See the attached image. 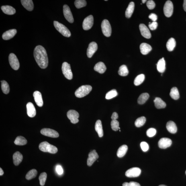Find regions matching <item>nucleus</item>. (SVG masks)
Instances as JSON below:
<instances>
[{
	"mask_svg": "<svg viewBox=\"0 0 186 186\" xmlns=\"http://www.w3.org/2000/svg\"><path fill=\"white\" fill-rule=\"evenodd\" d=\"M34 54L35 60L40 68L44 69L47 67L48 57L44 47L40 45L37 46L35 49Z\"/></svg>",
	"mask_w": 186,
	"mask_h": 186,
	"instance_id": "nucleus-1",
	"label": "nucleus"
},
{
	"mask_svg": "<svg viewBox=\"0 0 186 186\" xmlns=\"http://www.w3.org/2000/svg\"><path fill=\"white\" fill-rule=\"evenodd\" d=\"M39 149L44 152H47L52 154L56 153L58 151L57 148L55 146L52 145L48 142L45 141L40 143Z\"/></svg>",
	"mask_w": 186,
	"mask_h": 186,
	"instance_id": "nucleus-2",
	"label": "nucleus"
},
{
	"mask_svg": "<svg viewBox=\"0 0 186 186\" xmlns=\"http://www.w3.org/2000/svg\"><path fill=\"white\" fill-rule=\"evenodd\" d=\"M92 89V87L91 86H82L76 90L75 93L76 96L79 98L85 97L88 94Z\"/></svg>",
	"mask_w": 186,
	"mask_h": 186,
	"instance_id": "nucleus-3",
	"label": "nucleus"
},
{
	"mask_svg": "<svg viewBox=\"0 0 186 186\" xmlns=\"http://www.w3.org/2000/svg\"><path fill=\"white\" fill-rule=\"evenodd\" d=\"M54 24L57 30L64 36L69 37L71 36V34L70 31L64 25L56 21H54Z\"/></svg>",
	"mask_w": 186,
	"mask_h": 186,
	"instance_id": "nucleus-4",
	"label": "nucleus"
},
{
	"mask_svg": "<svg viewBox=\"0 0 186 186\" xmlns=\"http://www.w3.org/2000/svg\"><path fill=\"white\" fill-rule=\"evenodd\" d=\"M62 73L66 79L69 80H71L72 79L73 74L69 64L66 62H64L62 64Z\"/></svg>",
	"mask_w": 186,
	"mask_h": 186,
	"instance_id": "nucleus-5",
	"label": "nucleus"
},
{
	"mask_svg": "<svg viewBox=\"0 0 186 186\" xmlns=\"http://www.w3.org/2000/svg\"><path fill=\"white\" fill-rule=\"evenodd\" d=\"M101 27L103 35L107 37L110 36L112 29L110 23L108 21L107 19L104 20L102 23Z\"/></svg>",
	"mask_w": 186,
	"mask_h": 186,
	"instance_id": "nucleus-6",
	"label": "nucleus"
},
{
	"mask_svg": "<svg viewBox=\"0 0 186 186\" xmlns=\"http://www.w3.org/2000/svg\"><path fill=\"white\" fill-rule=\"evenodd\" d=\"M163 11L165 16L170 17L172 16L173 11V6L172 1H168L166 2L163 8Z\"/></svg>",
	"mask_w": 186,
	"mask_h": 186,
	"instance_id": "nucleus-7",
	"label": "nucleus"
},
{
	"mask_svg": "<svg viewBox=\"0 0 186 186\" xmlns=\"http://www.w3.org/2000/svg\"><path fill=\"white\" fill-rule=\"evenodd\" d=\"M9 61L10 64L13 69L17 70L20 67V64L19 60L14 54L11 53L9 54Z\"/></svg>",
	"mask_w": 186,
	"mask_h": 186,
	"instance_id": "nucleus-8",
	"label": "nucleus"
},
{
	"mask_svg": "<svg viewBox=\"0 0 186 186\" xmlns=\"http://www.w3.org/2000/svg\"><path fill=\"white\" fill-rule=\"evenodd\" d=\"M67 116L68 118L71 121V122L73 124L79 122V115L77 111L76 110H70L68 111L67 113Z\"/></svg>",
	"mask_w": 186,
	"mask_h": 186,
	"instance_id": "nucleus-9",
	"label": "nucleus"
},
{
	"mask_svg": "<svg viewBox=\"0 0 186 186\" xmlns=\"http://www.w3.org/2000/svg\"><path fill=\"white\" fill-rule=\"evenodd\" d=\"M41 134L44 136L56 138L58 137L59 134L55 130L49 128H44L41 130Z\"/></svg>",
	"mask_w": 186,
	"mask_h": 186,
	"instance_id": "nucleus-10",
	"label": "nucleus"
},
{
	"mask_svg": "<svg viewBox=\"0 0 186 186\" xmlns=\"http://www.w3.org/2000/svg\"><path fill=\"white\" fill-rule=\"evenodd\" d=\"M141 173V170L139 168L134 167L127 170L125 175L129 178H135L139 177Z\"/></svg>",
	"mask_w": 186,
	"mask_h": 186,
	"instance_id": "nucleus-11",
	"label": "nucleus"
},
{
	"mask_svg": "<svg viewBox=\"0 0 186 186\" xmlns=\"http://www.w3.org/2000/svg\"><path fill=\"white\" fill-rule=\"evenodd\" d=\"M93 16L91 15H90L84 19L83 23V28L85 30H89L93 26Z\"/></svg>",
	"mask_w": 186,
	"mask_h": 186,
	"instance_id": "nucleus-12",
	"label": "nucleus"
},
{
	"mask_svg": "<svg viewBox=\"0 0 186 186\" xmlns=\"http://www.w3.org/2000/svg\"><path fill=\"white\" fill-rule=\"evenodd\" d=\"M63 13L64 17L68 22L72 23L74 22L73 16L70 8L67 5H65L63 6Z\"/></svg>",
	"mask_w": 186,
	"mask_h": 186,
	"instance_id": "nucleus-13",
	"label": "nucleus"
},
{
	"mask_svg": "<svg viewBox=\"0 0 186 186\" xmlns=\"http://www.w3.org/2000/svg\"><path fill=\"white\" fill-rule=\"evenodd\" d=\"M98 158V155L96 150H94L92 151L88 154V158L87 161V165L89 166H91Z\"/></svg>",
	"mask_w": 186,
	"mask_h": 186,
	"instance_id": "nucleus-14",
	"label": "nucleus"
},
{
	"mask_svg": "<svg viewBox=\"0 0 186 186\" xmlns=\"http://www.w3.org/2000/svg\"><path fill=\"white\" fill-rule=\"evenodd\" d=\"M98 49V45L96 43L92 42L90 43L87 50V55L88 57L91 58L95 53Z\"/></svg>",
	"mask_w": 186,
	"mask_h": 186,
	"instance_id": "nucleus-15",
	"label": "nucleus"
},
{
	"mask_svg": "<svg viewBox=\"0 0 186 186\" xmlns=\"http://www.w3.org/2000/svg\"><path fill=\"white\" fill-rule=\"evenodd\" d=\"M172 140L168 138H163L160 139L158 142V146L160 148L165 149L171 145Z\"/></svg>",
	"mask_w": 186,
	"mask_h": 186,
	"instance_id": "nucleus-16",
	"label": "nucleus"
},
{
	"mask_svg": "<svg viewBox=\"0 0 186 186\" xmlns=\"http://www.w3.org/2000/svg\"><path fill=\"white\" fill-rule=\"evenodd\" d=\"M139 29L141 34L144 38L150 39L151 38V35L148 27L144 24H140L139 25Z\"/></svg>",
	"mask_w": 186,
	"mask_h": 186,
	"instance_id": "nucleus-17",
	"label": "nucleus"
},
{
	"mask_svg": "<svg viewBox=\"0 0 186 186\" xmlns=\"http://www.w3.org/2000/svg\"><path fill=\"white\" fill-rule=\"evenodd\" d=\"M35 103L38 107H42L43 105V101L42 95L39 91H35L33 93Z\"/></svg>",
	"mask_w": 186,
	"mask_h": 186,
	"instance_id": "nucleus-18",
	"label": "nucleus"
},
{
	"mask_svg": "<svg viewBox=\"0 0 186 186\" xmlns=\"http://www.w3.org/2000/svg\"><path fill=\"white\" fill-rule=\"evenodd\" d=\"M27 114L31 117H34L36 115V110L32 103H28L26 105Z\"/></svg>",
	"mask_w": 186,
	"mask_h": 186,
	"instance_id": "nucleus-19",
	"label": "nucleus"
},
{
	"mask_svg": "<svg viewBox=\"0 0 186 186\" xmlns=\"http://www.w3.org/2000/svg\"><path fill=\"white\" fill-rule=\"evenodd\" d=\"M17 32V30L15 29H11L6 31L2 35V38L4 40H8L10 39L13 38Z\"/></svg>",
	"mask_w": 186,
	"mask_h": 186,
	"instance_id": "nucleus-20",
	"label": "nucleus"
},
{
	"mask_svg": "<svg viewBox=\"0 0 186 186\" xmlns=\"http://www.w3.org/2000/svg\"><path fill=\"white\" fill-rule=\"evenodd\" d=\"M166 128L168 132L171 134H175L177 132V127L173 121H170L168 122L166 125Z\"/></svg>",
	"mask_w": 186,
	"mask_h": 186,
	"instance_id": "nucleus-21",
	"label": "nucleus"
},
{
	"mask_svg": "<svg viewBox=\"0 0 186 186\" xmlns=\"http://www.w3.org/2000/svg\"><path fill=\"white\" fill-rule=\"evenodd\" d=\"M140 48L141 53L144 55L148 54L152 50L151 46L146 43L141 44Z\"/></svg>",
	"mask_w": 186,
	"mask_h": 186,
	"instance_id": "nucleus-22",
	"label": "nucleus"
},
{
	"mask_svg": "<svg viewBox=\"0 0 186 186\" xmlns=\"http://www.w3.org/2000/svg\"><path fill=\"white\" fill-rule=\"evenodd\" d=\"M21 2L23 7L27 10L31 11L34 9V4L32 0H21Z\"/></svg>",
	"mask_w": 186,
	"mask_h": 186,
	"instance_id": "nucleus-23",
	"label": "nucleus"
},
{
	"mask_svg": "<svg viewBox=\"0 0 186 186\" xmlns=\"http://www.w3.org/2000/svg\"><path fill=\"white\" fill-rule=\"evenodd\" d=\"M94 69L100 74H102L106 71L107 68L103 62H100L95 64Z\"/></svg>",
	"mask_w": 186,
	"mask_h": 186,
	"instance_id": "nucleus-24",
	"label": "nucleus"
},
{
	"mask_svg": "<svg viewBox=\"0 0 186 186\" xmlns=\"http://www.w3.org/2000/svg\"><path fill=\"white\" fill-rule=\"evenodd\" d=\"M13 163L15 165L18 166L22 162L23 156L20 152L17 151L13 154Z\"/></svg>",
	"mask_w": 186,
	"mask_h": 186,
	"instance_id": "nucleus-25",
	"label": "nucleus"
},
{
	"mask_svg": "<svg viewBox=\"0 0 186 186\" xmlns=\"http://www.w3.org/2000/svg\"><path fill=\"white\" fill-rule=\"evenodd\" d=\"M2 11L6 14L13 15L16 13V10L10 6H3L1 7Z\"/></svg>",
	"mask_w": 186,
	"mask_h": 186,
	"instance_id": "nucleus-26",
	"label": "nucleus"
},
{
	"mask_svg": "<svg viewBox=\"0 0 186 186\" xmlns=\"http://www.w3.org/2000/svg\"><path fill=\"white\" fill-rule=\"evenodd\" d=\"M95 129L99 137H102L103 135V132L101 120H99L96 121L95 124Z\"/></svg>",
	"mask_w": 186,
	"mask_h": 186,
	"instance_id": "nucleus-27",
	"label": "nucleus"
},
{
	"mask_svg": "<svg viewBox=\"0 0 186 186\" xmlns=\"http://www.w3.org/2000/svg\"><path fill=\"white\" fill-rule=\"evenodd\" d=\"M154 102L155 106L157 109H163L166 106V103L160 98H156L154 100Z\"/></svg>",
	"mask_w": 186,
	"mask_h": 186,
	"instance_id": "nucleus-28",
	"label": "nucleus"
},
{
	"mask_svg": "<svg viewBox=\"0 0 186 186\" xmlns=\"http://www.w3.org/2000/svg\"><path fill=\"white\" fill-rule=\"evenodd\" d=\"M157 69L160 73H163L165 70V62L164 58L158 61L157 64Z\"/></svg>",
	"mask_w": 186,
	"mask_h": 186,
	"instance_id": "nucleus-29",
	"label": "nucleus"
},
{
	"mask_svg": "<svg viewBox=\"0 0 186 186\" xmlns=\"http://www.w3.org/2000/svg\"><path fill=\"white\" fill-rule=\"evenodd\" d=\"M134 9V3L133 2H131L129 4L127 8L126 13H125V15L127 18H129L132 16Z\"/></svg>",
	"mask_w": 186,
	"mask_h": 186,
	"instance_id": "nucleus-30",
	"label": "nucleus"
},
{
	"mask_svg": "<svg viewBox=\"0 0 186 186\" xmlns=\"http://www.w3.org/2000/svg\"><path fill=\"white\" fill-rule=\"evenodd\" d=\"M128 147L126 145L121 146L117 150V156L119 158H122L125 156L128 151Z\"/></svg>",
	"mask_w": 186,
	"mask_h": 186,
	"instance_id": "nucleus-31",
	"label": "nucleus"
},
{
	"mask_svg": "<svg viewBox=\"0 0 186 186\" xmlns=\"http://www.w3.org/2000/svg\"><path fill=\"white\" fill-rule=\"evenodd\" d=\"M176 45V41L175 39L171 38H170L166 43V48L169 52H172L175 47Z\"/></svg>",
	"mask_w": 186,
	"mask_h": 186,
	"instance_id": "nucleus-32",
	"label": "nucleus"
},
{
	"mask_svg": "<svg viewBox=\"0 0 186 186\" xmlns=\"http://www.w3.org/2000/svg\"><path fill=\"white\" fill-rule=\"evenodd\" d=\"M149 97V95L147 93L141 94L138 99V103L139 104L143 105L145 103Z\"/></svg>",
	"mask_w": 186,
	"mask_h": 186,
	"instance_id": "nucleus-33",
	"label": "nucleus"
},
{
	"mask_svg": "<svg viewBox=\"0 0 186 186\" xmlns=\"http://www.w3.org/2000/svg\"><path fill=\"white\" fill-rule=\"evenodd\" d=\"M170 95L172 99L175 100L179 99L180 95L177 88L175 87L172 88L170 91Z\"/></svg>",
	"mask_w": 186,
	"mask_h": 186,
	"instance_id": "nucleus-34",
	"label": "nucleus"
},
{
	"mask_svg": "<svg viewBox=\"0 0 186 186\" xmlns=\"http://www.w3.org/2000/svg\"><path fill=\"white\" fill-rule=\"evenodd\" d=\"M14 144L17 145H25L27 144V140L26 139L22 136H18L16 139Z\"/></svg>",
	"mask_w": 186,
	"mask_h": 186,
	"instance_id": "nucleus-35",
	"label": "nucleus"
},
{
	"mask_svg": "<svg viewBox=\"0 0 186 186\" xmlns=\"http://www.w3.org/2000/svg\"><path fill=\"white\" fill-rule=\"evenodd\" d=\"M119 75L122 76H126L128 75L129 70L127 66L125 65H122L119 68L118 71Z\"/></svg>",
	"mask_w": 186,
	"mask_h": 186,
	"instance_id": "nucleus-36",
	"label": "nucleus"
},
{
	"mask_svg": "<svg viewBox=\"0 0 186 186\" xmlns=\"http://www.w3.org/2000/svg\"><path fill=\"white\" fill-rule=\"evenodd\" d=\"M1 89L3 93L5 94H8L10 91L9 86L8 83L5 80L1 81Z\"/></svg>",
	"mask_w": 186,
	"mask_h": 186,
	"instance_id": "nucleus-37",
	"label": "nucleus"
},
{
	"mask_svg": "<svg viewBox=\"0 0 186 186\" xmlns=\"http://www.w3.org/2000/svg\"><path fill=\"white\" fill-rule=\"evenodd\" d=\"M144 79L145 76L144 74H142L138 75L134 80V85L136 86L140 85L144 81Z\"/></svg>",
	"mask_w": 186,
	"mask_h": 186,
	"instance_id": "nucleus-38",
	"label": "nucleus"
},
{
	"mask_svg": "<svg viewBox=\"0 0 186 186\" xmlns=\"http://www.w3.org/2000/svg\"><path fill=\"white\" fill-rule=\"evenodd\" d=\"M146 122V117H141L136 119L135 122V125L137 127H140L143 126Z\"/></svg>",
	"mask_w": 186,
	"mask_h": 186,
	"instance_id": "nucleus-39",
	"label": "nucleus"
},
{
	"mask_svg": "<svg viewBox=\"0 0 186 186\" xmlns=\"http://www.w3.org/2000/svg\"><path fill=\"white\" fill-rule=\"evenodd\" d=\"M37 175V171L36 169H32L27 173L26 178L27 180H30L36 177Z\"/></svg>",
	"mask_w": 186,
	"mask_h": 186,
	"instance_id": "nucleus-40",
	"label": "nucleus"
},
{
	"mask_svg": "<svg viewBox=\"0 0 186 186\" xmlns=\"http://www.w3.org/2000/svg\"><path fill=\"white\" fill-rule=\"evenodd\" d=\"M74 5L77 8L79 9L86 6L87 2L85 0H76L74 2Z\"/></svg>",
	"mask_w": 186,
	"mask_h": 186,
	"instance_id": "nucleus-41",
	"label": "nucleus"
},
{
	"mask_svg": "<svg viewBox=\"0 0 186 186\" xmlns=\"http://www.w3.org/2000/svg\"><path fill=\"white\" fill-rule=\"evenodd\" d=\"M117 93L116 90H112L106 94L105 98L107 100L110 99L117 96Z\"/></svg>",
	"mask_w": 186,
	"mask_h": 186,
	"instance_id": "nucleus-42",
	"label": "nucleus"
},
{
	"mask_svg": "<svg viewBox=\"0 0 186 186\" xmlns=\"http://www.w3.org/2000/svg\"><path fill=\"white\" fill-rule=\"evenodd\" d=\"M47 177V175L45 172H43L40 174L39 177V180L40 181V185L41 186H44L46 181Z\"/></svg>",
	"mask_w": 186,
	"mask_h": 186,
	"instance_id": "nucleus-43",
	"label": "nucleus"
},
{
	"mask_svg": "<svg viewBox=\"0 0 186 186\" xmlns=\"http://www.w3.org/2000/svg\"><path fill=\"white\" fill-rule=\"evenodd\" d=\"M111 127L112 130L114 131L118 130L119 128L118 121L117 120H112L111 123Z\"/></svg>",
	"mask_w": 186,
	"mask_h": 186,
	"instance_id": "nucleus-44",
	"label": "nucleus"
},
{
	"mask_svg": "<svg viewBox=\"0 0 186 186\" xmlns=\"http://www.w3.org/2000/svg\"><path fill=\"white\" fill-rule=\"evenodd\" d=\"M156 129L151 128L148 129L146 132V135L149 137H152L156 134Z\"/></svg>",
	"mask_w": 186,
	"mask_h": 186,
	"instance_id": "nucleus-45",
	"label": "nucleus"
},
{
	"mask_svg": "<svg viewBox=\"0 0 186 186\" xmlns=\"http://www.w3.org/2000/svg\"><path fill=\"white\" fill-rule=\"evenodd\" d=\"M146 6L149 9L152 10L155 7L156 4L153 1L150 0V1H148L147 2Z\"/></svg>",
	"mask_w": 186,
	"mask_h": 186,
	"instance_id": "nucleus-46",
	"label": "nucleus"
},
{
	"mask_svg": "<svg viewBox=\"0 0 186 186\" xmlns=\"http://www.w3.org/2000/svg\"><path fill=\"white\" fill-rule=\"evenodd\" d=\"M140 146L143 151L144 152H146L149 150V145L145 142H141Z\"/></svg>",
	"mask_w": 186,
	"mask_h": 186,
	"instance_id": "nucleus-47",
	"label": "nucleus"
},
{
	"mask_svg": "<svg viewBox=\"0 0 186 186\" xmlns=\"http://www.w3.org/2000/svg\"><path fill=\"white\" fill-rule=\"evenodd\" d=\"M158 23L156 21H154L152 23H149V28L152 30H156L158 27Z\"/></svg>",
	"mask_w": 186,
	"mask_h": 186,
	"instance_id": "nucleus-48",
	"label": "nucleus"
},
{
	"mask_svg": "<svg viewBox=\"0 0 186 186\" xmlns=\"http://www.w3.org/2000/svg\"><path fill=\"white\" fill-rule=\"evenodd\" d=\"M123 186H141L139 184L136 182H124L123 184Z\"/></svg>",
	"mask_w": 186,
	"mask_h": 186,
	"instance_id": "nucleus-49",
	"label": "nucleus"
},
{
	"mask_svg": "<svg viewBox=\"0 0 186 186\" xmlns=\"http://www.w3.org/2000/svg\"><path fill=\"white\" fill-rule=\"evenodd\" d=\"M56 170L58 175H62L63 173V170L61 166L58 165L57 166Z\"/></svg>",
	"mask_w": 186,
	"mask_h": 186,
	"instance_id": "nucleus-50",
	"label": "nucleus"
},
{
	"mask_svg": "<svg viewBox=\"0 0 186 186\" xmlns=\"http://www.w3.org/2000/svg\"><path fill=\"white\" fill-rule=\"evenodd\" d=\"M149 18L153 21V22L156 21L158 19L157 15L154 13H152L151 14H150L149 16Z\"/></svg>",
	"mask_w": 186,
	"mask_h": 186,
	"instance_id": "nucleus-51",
	"label": "nucleus"
},
{
	"mask_svg": "<svg viewBox=\"0 0 186 186\" xmlns=\"http://www.w3.org/2000/svg\"><path fill=\"white\" fill-rule=\"evenodd\" d=\"M118 118V115L117 113L115 112H113L111 117V118L112 120H117V119Z\"/></svg>",
	"mask_w": 186,
	"mask_h": 186,
	"instance_id": "nucleus-52",
	"label": "nucleus"
},
{
	"mask_svg": "<svg viewBox=\"0 0 186 186\" xmlns=\"http://www.w3.org/2000/svg\"><path fill=\"white\" fill-rule=\"evenodd\" d=\"M183 7L184 10L186 12V0L184 1Z\"/></svg>",
	"mask_w": 186,
	"mask_h": 186,
	"instance_id": "nucleus-53",
	"label": "nucleus"
},
{
	"mask_svg": "<svg viewBox=\"0 0 186 186\" xmlns=\"http://www.w3.org/2000/svg\"><path fill=\"white\" fill-rule=\"evenodd\" d=\"M4 172L2 169L1 168H0V175L2 176L3 175Z\"/></svg>",
	"mask_w": 186,
	"mask_h": 186,
	"instance_id": "nucleus-54",
	"label": "nucleus"
},
{
	"mask_svg": "<svg viewBox=\"0 0 186 186\" xmlns=\"http://www.w3.org/2000/svg\"><path fill=\"white\" fill-rule=\"evenodd\" d=\"M146 1V0H142V3L144 4L145 3Z\"/></svg>",
	"mask_w": 186,
	"mask_h": 186,
	"instance_id": "nucleus-55",
	"label": "nucleus"
},
{
	"mask_svg": "<svg viewBox=\"0 0 186 186\" xmlns=\"http://www.w3.org/2000/svg\"><path fill=\"white\" fill-rule=\"evenodd\" d=\"M158 186H167L164 185H161Z\"/></svg>",
	"mask_w": 186,
	"mask_h": 186,
	"instance_id": "nucleus-56",
	"label": "nucleus"
},
{
	"mask_svg": "<svg viewBox=\"0 0 186 186\" xmlns=\"http://www.w3.org/2000/svg\"><path fill=\"white\" fill-rule=\"evenodd\" d=\"M185 174H186V171H185Z\"/></svg>",
	"mask_w": 186,
	"mask_h": 186,
	"instance_id": "nucleus-57",
	"label": "nucleus"
}]
</instances>
